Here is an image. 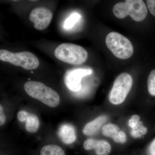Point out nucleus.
I'll use <instances>...</instances> for the list:
<instances>
[{
	"label": "nucleus",
	"instance_id": "14",
	"mask_svg": "<svg viewBox=\"0 0 155 155\" xmlns=\"http://www.w3.org/2000/svg\"><path fill=\"white\" fill-rule=\"evenodd\" d=\"M120 130V128L117 125L108 123L103 126L102 132L105 136L113 138Z\"/></svg>",
	"mask_w": 155,
	"mask_h": 155
},
{
	"label": "nucleus",
	"instance_id": "7",
	"mask_svg": "<svg viewBox=\"0 0 155 155\" xmlns=\"http://www.w3.org/2000/svg\"><path fill=\"white\" fill-rule=\"evenodd\" d=\"M92 73V70L91 69H76L68 70L64 75V83L71 91H79L81 88L82 78Z\"/></svg>",
	"mask_w": 155,
	"mask_h": 155
},
{
	"label": "nucleus",
	"instance_id": "15",
	"mask_svg": "<svg viewBox=\"0 0 155 155\" xmlns=\"http://www.w3.org/2000/svg\"><path fill=\"white\" fill-rule=\"evenodd\" d=\"M81 15L78 13H73L67 18L64 22V27L66 29L72 28L81 18Z\"/></svg>",
	"mask_w": 155,
	"mask_h": 155
},
{
	"label": "nucleus",
	"instance_id": "13",
	"mask_svg": "<svg viewBox=\"0 0 155 155\" xmlns=\"http://www.w3.org/2000/svg\"><path fill=\"white\" fill-rule=\"evenodd\" d=\"M40 155H66V154L61 147L56 145L50 144L42 148Z\"/></svg>",
	"mask_w": 155,
	"mask_h": 155
},
{
	"label": "nucleus",
	"instance_id": "6",
	"mask_svg": "<svg viewBox=\"0 0 155 155\" xmlns=\"http://www.w3.org/2000/svg\"><path fill=\"white\" fill-rule=\"evenodd\" d=\"M133 84V79L128 73L119 74L115 79L109 95V100L114 105L124 102Z\"/></svg>",
	"mask_w": 155,
	"mask_h": 155
},
{
	"label": "nucleus",
	"instance_id": "17",
	"mask_svg": "<svg viewBox=\"0 0 155 155\" xmlns=\"http://www.w3.org/2000/svg\"><path fill=\"white\" fill-rule=\"evenodd\" d=\"M114 141L117 143H124L127 141V136L125 132L120 130L119 133L113 138Z\"/></svg>",
	"mask_w": 155,
	"mask_h": 155
},
{
	"label": "nucleus",
	"instance_id": "10",
	"mask_svg": "<svg viewBox=\"0 0 155 155\" xmlns=\"http://www.w3.org/2000/svg\"><path fill=\"white\" fill-rule=\"evenodd\" d=\"M17 118L20 122H25V129L29 133H35L38 130L39 120L35 114L25 111H20L17 114Z\"/></svg>",
	"mask_w": 155,
	"mask_h": 155
},
{
	"label": "nucleus",
	"instance_id": "3",
	"mask_svg": "<svg viewBox=\"0 0 155 155\" xmlns=\"http://www.w3.org/2000/svg\"><path fill=\"white\" fill-rule=\"evenodd\" d=\"M54 55L57 59L64 63L78 65L86 61L88 54L86 50L81 46L66 43L56 48Z\"/></svg>",
	"mask_w": 155,
	"mask_h": 155
},
{
	"label": "nucleus",
	"instance_id": "2",
	"mask_svg": "<svg viewBox=\"0 0 155 155\" xmlns=\"http://www.w3.org/2000/svg\"><path fill=\"white\" fill-rule=\"evenodd\" d=\"M114 15L119 19H124L129 15L137 22H141L147 14L146 5L142 0H126L117 3L113 9Z\"/></svg>",
	"mask_w": 155,
	"mask_h": 155
},
{
	"label": "nucleus",
	"instance_id": "1",
	"mask_svg": "<svg viewBox=\"0 0 155 155\" xmlns=\"http://www.w3.org/2000/svg\"><path fill=\"white\" fill-rule=\"evenodd\" d=\"M24 88L28 95L48 107H56L60 104V97L58 93L41 82L28 81L24 84Z\"/></svg>",
	"mask_w": 155,
	"mask_h": 155
},
{
	"label": "nucleus",
	"instance_id": "5",
	"mask_svg": "<svg viewBox=\"0 0 155 155\" xmlns=\"http://www.w3.org/2000/svg\"><path fill=\"white\" fill-rule=\"evenodd\" d=\"M0 60L27 70L36 69L39 65L38 58L28 51L14 53L8 50H1Z\"/></svg>",
	"mask_w": 155,
	"mask_h": 155
},
{
	"label": "nucleus",
	"instance_id": "12",
	"mask_svg": "<svg viewBox=\"0 0 155 155\" xmlns=\"http://www.w3.org/2000/svg\"><path fill=\"white\" fill-rule=\"evenodd\" d=\"M108 119L105 116H101L97 117L94 120L87 123L84 127L82 132L87 136L93 135L100 130L101 127Z\"/></svg>",
	"mask_w": 155,
	"mask_h": 155
},
{
	"label": "nucleus",
	"instance_id": "11",
	"mask_svg": "<svg viewBox=\"0 0 155 155\" xmlns=\"http://www.w3.org/2000/svg\"><path fill=\"white\" fill-rule=\"evenodd\" d=\"M58 135L65 144H71L76 140L75 128L70 124H66L61 125L58 130Z\"/></svg>",
	"mask_w": 155,
	"mask_h": 155
},
{
	"label": "nucleus",
	"instance_id": "16",
	"mask_svg": "<svg viewBox=\"0 0 155 155\" xmlns=\"http://www.w3.org/2000/svg\"><path fill=\"white\" fill-rule=\"evenodd\" d=\"M147 87L150 94L155 96V69L150 72L147 79Z\"/></svg>",
	"mask_w": 155,
	"mask_h": 155
},
{
	"label": "nucleus",
	"instance_id": "19",
	"mask_svg": "<svg viewBox=\"0 0 155 155\" xmlns=\"http://www.w3.org/2000/svg\"><path fill=\"white\" fill-rule=\"evenodd\" d=\"M147 6L151 14L155 16V0H147Z\"/></svg>",
	"mask_w": 155,
	"mask_h": 155
},
{
	"label": "nucleus",
	"instance_id": "18",
	"mask_svg": "<svg viewBox=\"0 0 155 155\" xmlns=\"http://www.w3.org/2000/svg\"><path fill=\"white\" fill-rule=\"evenodd\" d=\"M140 117L138 115H134L131 116L128 121V125L129 127L134 129L139 122Z\"/></svg>",
	"mask_w": 155,
	"mask_h": 155
},
{
	"label": "nucleus",
	"instance_id": "9",
	"mask_svg": "<svg viewBox=\"0 0 155 155\" xmlns=\"http://www.w3.org/2000/svg\"><path fill=\"white\" fill-rule=\"evenodd\" d=\"M84 148L87 150H94L97 155H108L111 152L110 144L106 140L89 138L84 141Z\"/></svg>",
	"mask_w": 155,
	"mask_h": 155
},
{
	"label": "nucleus",
	"instance_id": "20",
	"mask_svg": "<svg viewBox=\"0 0 155 155\" xmlns=\"http://www.w3.org/2000/svg\"><path fill=\"white\" fill-rule=\"evenodd\" d=\"M6 122V117L3 111L2 106L1 105L0 106V125L3 126Z\"/></svg>",
	"mask_w": 155,
	"mask_h": 155
},
{
	"label": "nucleus",
	"instance_id": "8",
	"mask_svg": "<svg viewBox=\"0 0 155 155\" xmlns=\"http://www.w3.org/2000/svg\"><path fill=\"white\" fill-rule=\"evenodd\" d=\"M52 11L47 8L39 7L33 9L31 12L29 19L33 22L35 28L42 30L47 28L53 17Z\"/></svg>",
	"mask_w": 155,
	"mask_h": 155
},
{
	"label": "nucleus",
	"instance_id": "21",
	"mask_svg": "<svg viewBox=\"0 0 155 155\" xmlns=\"http://www.w3.org/2000/svg\"><path fill=\"white\" fill-rule=\"evenodd\" d=\"M148 153L149 155H155V138L150 145Z\"/></svg>",
	"mask_w": 155,
	"mask_h": 155
},
{
	"label": "nucleus",
	"instance_id": "4",
	"mask_svg": "<svg viewBox=\"0 0 155 155\" xmlns=\"http://www.w3.org/2000/svg\"><path fill=\"white\" fill-rule=\"evenodd\" d=\"M106 44L116 58L125 60L134 53L133 45L128 39L117 32H111L106 38Z\"/></svg>",
	"mask_w": 155,
	"mask_h": 155
}]
</instances>
